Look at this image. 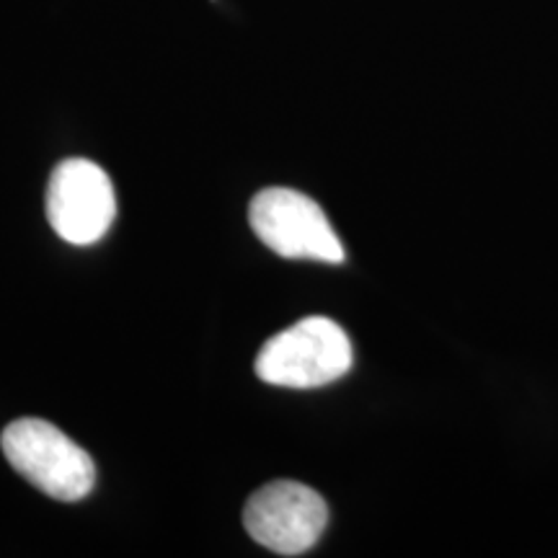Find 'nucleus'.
Returning a JSON list of instances; mask_svg holds the SVG:
<instances>
[{
  "mask_svg": "<svg viewBox=\"0 0 558 558\" xmlns=\"http://www.w3.org/2000/svg\"><path fill=\"white\" fill-rule=\"evenodd\" d=\"M0 448L13 471L58 501L86 499L96 484V465L88 452L45 418L11 422Z\"/></svg>",
  "mask_w": 558,
  "mask_h": 558,
  "instance_id": "2",
  "label": "nucleus"
},
{
  "mask_svg": "<svg viewBox=\"0 0 558 558\" xmlns=\"http://www.w3.org/2000/svg\"><path fill=\"white\" fill-rule=\"evenodd\" d=\"M248 222L264 246L284 259L344 262L337 230L318 202L284 186H271L251 199Z\"/></svg>",
  "mask_w": 558,
  "mask_h": 558,
  "instance_id": "3",
  "label": "nucleus"
},
{
  "mask_svg": "<svg viewBox=\"0 0 558 558\" xmlns=\"http://www.w3.org/2000/svg\"><path fill=\"white\" fill-rule=\"evenodd\" d=\"M117 218V194L99 163L68 158L54 166L47 186V220L62 241L90 246Z\"/></svg>",
  "mask_w": 558,
  "mask_h": 558,
  "instance_id": "5",
  "label": "nucleus"
},
{
  "mask_svg": "<svg viewBox=\"0 0 558 558\" xmlns=\"http://www.w3.org/2000/svg\"><path fill=\"white\" fill-rule=\"evenodd\" d=\"M352 341L337 320L311 316L271 337L256 354V375L269 386L320 388L352 369Z\"/></svg>",
  "mask_w": 558,
  "mask_h": 558,
  "instance_id": "1",
  "label": "nucleus"
},
{
  "mask_svg": "<svg viewBox=\"0 0 558 558\" xmlns=\"http://www.w3.org/2000/svg\"><path fill=\"white\" fill-rule=\"evenodd\" d=\"M248 535L279 556L311 550L329 525V507L311 486L298 481H271L251 494L243 509Z\"/></svg>",
  "mask_w": 558,
  "mask_h": 558,
  "instance_id": "4",
  "label": "nucleus"
}]
</instances>
